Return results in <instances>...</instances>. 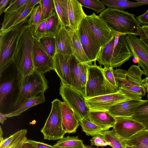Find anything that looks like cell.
I'll list each match as a JSON object with an SVG mask.
<instances>
[{
	"label": "cell",
	"instance_id": "1",
	"mask_svg": "<svg viewBox=\"0 0 148 148\" xmlns=\"http://www.w3.org/2000/svg\"><path fill=\"white\" fill-rule=\"evenodd\" d=\"M99 16L114 33L139 35L140 38H146L140 24L133 14L124 10L108 8Z\"/></svg>",
	"mask_w": 148,
	"mask_h": 148
},
{
	"label": "cell",
	"instance_id": "2",
	"mask_svg": "<svg viewBox=\"0 0 148 148\" xmlns=\"http://www.w3.org/2000/svg\"><path fill=\"white\" fill-rule=\"evenodd\" d=\"M117 88L121 93L132 99L142 100L146 90L142 79L143 71L139 66L132 65L127 71L121 69H113Z\"/></svg>",
	"mask_w": 148,
	"mask_h": 148
},
{
	"label": "cell",
	"instance_id": "3",
	"mask_svg": "<svg viewBox=\"0 0 148 148\" xmlns=\"http://www.w3.org/2000/svg\"><path fill=\"white\" fill-rule=\"evenodd\" d=\"M125 35L117 33L102 48L97 60L104 68L120 66L133 56L125 39Z\"/></svg>",
	"mask_w": 148,
	"mask_h": 148
},
{
	"label": "cell",
	"instance_id": "4",
	"mask_svg": "<svg viewBox=\"0 0 148 148\" xmlns=\"http://www.w3.org/2000/svg\"><path fill=\"white\" fill-rule=\"evenodd\" d=\"M33 39L29 27L21 36L13 56L20 86L23 79L35 71L32 56Z\"/></svg>",
	"mask_w": 148,
	"mask_h": 148
},
{
	"label": "cell",
	"instance_id": "5",
	"mask_svg": "<svg viewBox=\"0 0 148 148\" xmlns=\"http://www.w3.org/2000/svg\"><path fill=\"white\" fill-rule=\"evenodd\" d=\"M29 27L27 20L0 33V74L13 63V56L19 39Z\"/></svg>",
	"mask_w": 148,
	"mask_h": 148
},
{
	"label": "cell",
	"instance_id": "6",
	"mask_svg": "<svg viewBox=\"0 0 148 148\" xmlns=\"http://www.w3.org/2000/svg\"><path fill=\"white\" fill-rule=\"evenodd\" d=\"M94 62L88 67L87 76L85 88L86 99L104 95L119 91L118 89L106 79L101 65Z\"/></svg>",
	"mask_w": 148,
	"mask_h": 148
},
{
	"label": "cell",
	"instance_id": "7",
	"mask_svg": "<svg viewBox=\"0 0 148 148\" xmlns=\"http://www.w3.org/2000/svg\"><path fill=\"white\" fill-rule=\"evenodd\" d=\"M48 88V82L44 73L35 71L25 76L19 87L18 93L13 106V111L27 100L44 93Z\"/></svg>",
	"mask_w": 148,
	"mask_h": 148
},
{
	"label": "cell",
	"instance_id": "8",
	"mask_svg": "<svg viewBox=\"0 0 148 148\" xmlns=\"http://www.w3.org/2000/svg\"><path fill=\"white\" fill-rule=\"evenodd\" d=\"M61 102L57 99L51 102L50 113L41 130L44 139L60 140L64 137L66 133L62 126Z\"/></svg>",
	"mask_w": 148,
	"mask_h": 148
},
{
	"label": "cell",
	"instance_id": "9",
	"mask_svg": "<svg viewBox=\"0 0 148 148\" xmlns=\"http://www.w3.org/2000/svg\"><path fill=\"white\" fill-rule=\"evenodd\" d=\"M59 93L64 101L73 110L80 122L83 119H89L90 110L84 96L72 87L62 82Z\"/></svg>",
	"mask_w": 148,
	"mask_h": 148
},
{
	"label": "cell",
	"instance_id": "10",
	"mask_svg": "<svg viewBox=\"0 0 148 148\" xmlns=\"http://www.w3.org/2000/svg\"><path fill=\"white\" fill-rule=\"evenodd\" d=\"M77 31L81 43L88 58L92 63L96 62L100 55L102 47L92 31L86 17L83 18Z\"/></svg>",
	"mask_w": 148,
	"mask_h": 148
},
{
	"label": "cell",
	"instance_id": "11",
	"mask_svg": "<svg viewBox=\"0 0 148 148\" xmlns=\"http://www.w3.org/2000/svg\"><path fill=\"white\" fill-rule=\"evenodd\" d=\"M71 87L85 97V88L89 64L80 62L73 55L70 59Z\"/></svg>",
	"mask_w": 148,
	"mask_h": 148
},
{
	"label": "cell",
	"instance_id": "12",
	"mask_svg": "<svg viewBox=\"0 0 148 148\" xmlns=\"http://www.w3.org/2000/svg\"><path fill=\"white\" fill-rule=\"evenodd\" d=\"M125 39L133 56L138 59V66H140L144 75L148 77V47L136 36L125 35Z\"/></svg>",
	"mask_w": 148,
	"mask_h": 148
},
{
	"label": "cell",
	"instance_id": "13",
	"mask_svg": "<svg viewBox=\"0 0 148 148\" xmlns=\"http://www.w3.org/2000/svg\"><path fill=\"white\" fill-rule=\"evenodd\" d=\"M86 17L92 31L103 48L116 33H114L105 22L95 13L86 15Z\"/></svg>",
	"mask_w": 148,
	"mask_h": 148
},
{
	"label": "cell",
	"instance_id": "14",
	"mask_svg": "<svg viewBox=\"0 0 148 148\" xmlns=\"http://www.w3.org/2000/svg\"><path fill=\"white\" fill-rule=\"evenodd\" d=\"M131 99L119 92L86 99L90 110L107 111L120 102Z\"/></svg>",
	"mask_w": 148,
	"mask_h": 148
},
{
	"label": "cell",
	"instance_id": "15",
	"mask_svg": "<svg viewBox=\"0 0 148 148\" xmlns=\"http://www.w3.org/2000/svg\"><path fill=\"white\" fill-rule=\"evenodd\" d=\"M32 56L34 70L43 73L54 69V58L42 47L38 42L34 39Z\"/></svg>",
	"mask_w": 148,
	"mask_h": 148
},
{
	"label": "cell",
	"instance_id": "16",
	"mask_svg": "<svg viewBox=\"0 0 148 148\" xmlns=\"http://www.w3.org/2000/svg\"><path fill=\"white\" fill-rule=\"evenodd\" d=\"M116 123L113 127L123 140L128 139L140 131L146 129L142 123L130 117H115Z\"/></svg>",
	"mask_w": 148,
	"mask_h": 148
},
{
	"label": "cell",
	"instance_id": "17",
	"mask_svg": "<svg viewBox=\"0 0 148 148\" xmlns=\"http://www.w3.org/2000/svg\"><path fill=\"white\" fill-rule=\"evenodd\" d=\"M71 56L56 52L54 57V70L60 79L61 82L71 87L70 63Z\"/></svg>",
	"mask_w": 148,
	"mask_h": 148
},
{
	"label": "cell",
	"instance_id": "18",
	"mask_svg": "<svg viewBox=\"0 0 148 148\" xmlns=\"http://www.w3.org/2000/svg\"><path fill=\"white\" fill-rule=\"evenodd\" d=\"M145 101L132 99L125 100L111 106L108 111L114 117H132L136 107Z\"/></svg>",
	"mask_w": 148,
	"mask_h": 148
},
{
	"label": "cell",
	"instance_id": "19",
	"mask_svg": "<svg viewBox=\"0 0 148 148\" xmlns=\"http://www.w3.org/2000/svg\"><path fill=\"white\" fill-rule=\"evenodd\" d=\"M62 121L63 129L66 133L76 132L79 121L71 108L64 101L61 102Z\"/></svg>",
	"mask_w": 148,
	"mask_h": 148
},
{
	"label": "cell",
	"instance_id": "20",
	"mask_svg": "<svg viewBox=\"0 0 148 148\" xmlns=\"http://www.w3.org/2000/svg\"><path fill=\"white\" fill-rule=\"evenodd\" d=\"M69 22V27L77 30L83 18L86 16L81 4L77 0H68Z\"/></svg>",
	"mask_w": 148,
	"mask_h": 148
},
{
	"label": "cell",
	"instance_id": "21",
	"mask_svg": "<svg viewBox=\"0 0 148 148\" xmlns=\"http://www.w3.org/2000/svg\"><path fill=\"white\" fill-rule=\"evenodd\" d=\"M89 119L96 125L101 127L105 131L113 127L116 123L115 117L107 111L90 110Z\"/></svg>",
	"mask_w": 148,
	"mask_h": 148
},
{
	"label": "cell",
	"instance_id": "22",
	"mask_svg": "<svg viewBox=\"0 0 148 148\" xmlns=\"http://www.w3.org/2000/svg\"><path fill=\"white\" fill-rule=\"evenodd\" d=\"M71 39L72 55L80 62L92 65L83 49L78 36L77 31L66 27Z\"/></svg>",
	"mask_w": 148,
	"mask_h": 148
},
{
	"label": "cell",
	"instance_id": "23",
	"mask_svg": "<svg viewBox=\"0 0 148 148\" xmlns=\"http://www.w3.org/2000/svg\"><path fill=\"white\" fill-rule=\"evenodd\" d=\"M56 52L72 55L71 39L66 27L61 26L55 37Z\"/></svg>",
	"mask_w": 148,
	"mask_h": 148
},
{
	"label": "cell",
	"instance_id": "24",
	"mask_svg": "<svg viewBox=\"0 0 148 148\" xmlns=\"http://www.w3.org/2000/svg\"><path fill=\"white\" fill-rule=\"evenodd\" d=\"M0 79V106L1 109L3 108L4 104L8 96L14 90L15 84L19 83L18 73L16 75L7 76Z\"/></svg>",
	"mask_w": 148,
	"mask_h": 148
},
{
	"label": "cell",
	"instance_id": "25",
	"mask_svg": "<svg viewBox=\"0 0 148 148\" xmlns=\"http://www.w3.org/2000/svg\"><path fill=\"white\" fill-rule=\"evenodd\" d=\"M44 93L38 96L29 99L22 103L16 109L8 113V117L10 118L20 115L29 108L42 103L45 101Z\"/></svg>",
	"mask_w": 148,
	"mask_h": 148
},
{
	"label": "cell",
	"instance_id": "26",
	"mask_svg": "<svg viewBox=\"0 0 148 148\" xmlns=\"http://www.w3.org/2000/svg\"><path fill=\"white\" fill-rule=\"evenodd\" d=\"M55 11L62 26L69 27L68 0H53Z\"/></svg>",
	"mask_w": 148,
	"mask_h": 148
},
{
	"label": "cell",
	"instance_id": "27",
	"mask_svg": "<svg viewBox=\"0 0 148 148\" xmlns=\"http://www.w3.org/2000/svg\"><path fill=\"white\" fill-rule=\"evenodd\" d=\"M132 118L142 123L148 130V100L136 107Z\"/></svg>",
	"mask_w": 148,
	"mask_h": 148
},
{
	"label": "cell",
	"instance_id": "28",
	"mask_svg": "<svg viewBox=\"0 0 148 148\" xmlns=\"http://www.w3.org/2000/svg\"><path fill=\"white\" fill-rule=\"evenodd\" d=\"M123 142L129 146L148 147V130H142Z\"/></svg>",
	"mask_w": 148,
	"mask_h": 148
},
{
	"label": "cell",
	"instance_id": "29",
	"mask_svg": "<svg viewBox=\"0 0 148 148\" xmlns=\"http://www.w3.org/2000/svg\"><path fill=\"white\" fill-rule=\"evenodd\" d=\"M54 146L57 148H85L82 140L78 136L63 137L58 141Z\"/></svg>",
	"mask_w": 148,
	"mask_h": 148
},
{
	"label": "cell",
	"instance_id": "30",
	"mask_svg": "<svg viewBox=\"0 0 148 148\" xmlns=\"http://www.w3.org/2000/svg\"><path fill=\"white\" fill-rule=\"evenodd\" d=\"M101 1L108 8L122 10L146 5L128 0H102Z\"/></svg>",
	"mask_w": 148,
	"mask_h": 148
},
{
	"label": "cell",
	"instance_id": "31",
	"mask_svg": "<svg viewBox=\"0 0 148 148\" xmlns=\"http://www.w3.org/2000/svg\"><path fill=\"white\" fill-rule=\"evenodd\" d=\"M62 26L60 19L54 11L47 18L46 28V35L55 37Z\"/></svg>",
	"mask_w": 148,
	"mask_h": 148
},
{
	"label": "cell",
	"instance_id": "32",
	"mask_svg": "<svg viewBox=\"0 0 148 148\" xmlns=\"http://www.w3.org/2000/svg\"><path fill=\"white\" fill-rule=\"evenodd\" d=\"M99 134L104 137L109 145L113 148H125L123 140L118 135L113 128L111 130L102 131Z\"/></svg>",
	"mask_w": 148,
	"mask_h": 148
},
{
	"label": "cell",
	"instance_id": "33",
	"mask_svg": "<svg viewBox=\"0 0 148 148\" xmlns=\"http://www.w3.org/2000/svg\"><path fill=\"white\" fill-rule=\"evenodd\" d=\"M38 42L44 50L51 57L54 58L56 53L55 37L46 35L41 38Z\"/></svg>",
	"mask_w": 148,
	"mask_h": 148
},
{
	"label": "cell",
	"instance_id": "34",
	"mask_svg": "<svg viewBox=\"0 0 148 148\" xmlns=\"http://www.w3.org/2000/svg\"><path fill=\"white\" fill-rule=\"evenodd\" d=\"M82 131L87 136H92L99 134L102 131H105L101 127L95 124L90 120L83 119L79 122Z\"/></svg>",
	"mask_w": 148,
	"mask_h": 148
},
{
	"label": "cell",
	"instance_id": "35",
	"mask_svg": "<svg viewBox=\"0 0 148 148\" xmlns=\"http://www.w3.org/2000/svg\"><path fill=\"white\" fill-rule=\"evenodd\" d=\"M47 19V18L44 19L38 24L30 27L31 33L34 39L38 41L41 38L46 36Z\"/></svg>",
	"mask_w": 148,
	"mask_h": 148
},
{
	"label": "cell",
	"instance_id": "36",
	"mask_svg": "<svg viewBox=\"0 0 148 148\" xmlns=\"http://www.w3.org/2000/svg\"><path fill=\"white\" fill-rule=\"evenodd\" d=\"M82 7L91 9L98 14L105 9V6L101 1L99 0H77Z\"/></svg>",
	"mask_w": 148,
	"mask_h": 148
},
{
	"label": "cell",
	"instance_id": "37",
	"mask_svg": "<svg viewBox=\"0 0 148 148\" xmlns=\"http://www.w3.org/2000/svg\"><path fill=\"white\" fill-rule=\"evenodd\" d=\"M43 20L41 8L39 4L34 8L28 20L29 26L36 25Z\"/></svg>",
	"mask_w": 148,
	"mask_h": 148
},
{
	"label": "cell",
	"instance_id": "38",
	"mask_svg": "<svg viewBox=\"0 0 148 148\" xmlns=\"http://www.w3.org/2000/svg\"><path fill=\"white\" fill-rule=\"evenodd\" d=\"M39 4L44 19L47 18L55 11L53 0H40Z\"/></svg>",
	"mask_w": 148,
	"mask_h": 148
},
{
	"label": "cell",
	"instance_id": "39",
	"mask_svg": "<svg viewBox=\"0 0 148 148\" xmlns=\"http://www.w3.org/2000/svg\"><path fill=\"white\" fill-rule=\"evenodd\" d=\"M29 0H11L8 6L5 9L4 12H10L16 10L26 4Z\"/></svg>",
	"mask_w": 148,
	"mask_h": 148
},
{
	"label": "cell",
	"instance_id": "40",
	"mask_svg": "<svg viewBox=\"0 0 148 148\" xmlns=\"http://www.w3.org/2000/svg\"><path fill=\"white\" fill-rule=\"evenodd\" d=\"M91 146H95L97 147H105L109 145V144L106 140L104 137L99 134L93 137L90 140Z\"/></svg>",
	"mask_w": 148,
	"mask_h": 148
},
{
	"label": "cell",
	"instance_id": "41",
	"mask_svg": "<svg viewBox=\"0 0 148 148\" xmlns=\"http://www.w3.org/2000/svg\"><path fill=\"white\" fill-rule=\"evenodd\" d=\"M102 69L104 75L106 79L111 84L117 88L116 83L113 74V68L111 67H104V68H103Z\"/></svg>",
	"mask_w": 148,
	"mask_h": 148
},
{
	"label": "cell",
	"instance_id": "42",
	"mask_svg": "<svg viewBox=\"0 0 148 148\" xmlns=\"http://www.w3.org/2000/svg\"><path fill=\"white\" fill-rule=\"evenodd\" d=\"M23 129L19 130L9 137L0 141V148H6L12 143L14 138L22 131Z\"/></svg>",
	"mask_w": 148,
	"mask_h": 148
},
{
	"label": "cell",
	"instance_id": "43",
	"mask_svg": "<svg viewBox=\"0 0 148 148\" xmlns=\"http://www.w3.org/2000/svg\"><path fill=\"white\" fill-rule=\"evenodd\" d=\"M27 132L26 130L23 129L21 133L14 138L6 148H15L17 145L26 136Z\"/></svg>",
	"mask_w": 148,
	"mask_h": 148
},
{
	"label": "cell",
	"instance_id": "44",
	"mask_svg": "<svg viewBox=\"0 0 148 148\" xmlns=\"http://www.w3.org/2000/svg\"><path fill=\"white\" fill-rule=\"evenodd\" d=\"M136 19L140 24L147 25H148V9L143 14L136 16Z\"/></svg>",
	"mask_w": 148,
	"mask_h": 148
},
{
	"label": "cell",
	"instance_id": "45",
	"mask_svg": "<svg viewBox=\"0 0 148 148\" xmlns=\"http://www.w3.org/2000/svg\"><path fill=\"white\" fill-rule=\"evenodd\" d=\"M28 141L34 144L36 148H57L54 145H49L42 142L29 139H28Z\"/></svg>",
	"mask_w": 148,
	"mask_h": 148
},
{
	"label": "cell",
	"instance_id": "46",
	"mask_svg": "<svg viewBox=\"0 0 148 148\" xmlns=\"http://www.w3.org/2000/svg\"><path fill=\"white\" fill-rule=\"evenodd\" d=\"M40 0H29L27 3L26 10L35 7L36 5L39 4Z\"/></svg>",
	"mask_w": 148,
	"mask_h": 148
},
{
	"label": "cell",
	"instance_id": "47",
	"mask_svg": "<svg viewBox=\"0 0 148 148\" xmlns=\"http://www.w3.org/2000/svg\"><path fill=\"white\" fill-rule=\"evenodd\" d=\"M10 0H1L0 1V14L1 15L4 12L5 8L8 3L10 2Z\"/></svg>",
	"mask_w": 148,
	"mask_h": 148
},
{
	"label": "cell",
	"instance_id": "48",
	"mask_svg": "<svg viewBox=\"0 0 148 148\" xmlns=\"http://www.w3.org/2000/svg\"><path fill=\"white\" fill-rule=\"evenodd\" d=\"M21 148H36L33 144L28 141V139L25 140L23 143Z\"/></svg>",
	"mask_w": 148,
	"mask_h": 148
},
{
	"label": "cell",
	"instance_id": "49",
	"mask_svg": "<svg viewBox=\"0 0 148 148\" xmlns=\"http://www.w3.org/2000/svg\"><path fill=\"white\" fill-rule=\"evenodd\" d=\"M8 118V113H4L0 112V122L1 123L3 124Z\"/></svg>",
	"mask_w": 148,
	"mask_h": 148
},
{
	"label": "cell",
	"instance_id": "50",
	"mask_svg": "<svg viewBox=\"0 0 148 148\" xmlns=\"http://www.w3.org/2000/svg\"><path fill=\"white\" fill-rule=\"evenodd\" d=\"M146 36V38H148V25H143L141 26Z\"/></svg>",
	"mask_w": 148,
	"mask_h": 148
},
{
	"label": "cell",
	"instance_id": "51",
	"mask_svg": "<svg viewBox=\"0 0 148 148\" xmlns=\"http://www.w3.org/2000/svg\"><path fill=\"white\" fill-rule=\"evenodd\" d=\"M27 139L26 136L17 145L15 148H21L24 142Z\"/></svg>",
	"mask_w": 148,
	"mask_h": 148
},
{
	"label": "cell",
	"instance_id": "52",
	"mask_svg": "<svg viewBox=\"0 0 148 148\" xmlns=\"http://www.w3.org/2000/svg\"><path fill=\"white\" fill-rule=\"evenodd\" d=\"M142 81L145 88L146 89L148 88V77H146L142 79Z\"/></svg>",
	"mask_w": 148,
	"mask_h": 148
},
{
	"label": "cell",
	"instance_id": "53",
	"mask_svg": "<svg viewBox=\"0 0 148 148\" xmlns=\"http://www.w3.org/2000/svg\"><path fill=\"white\" fill-rule=\"evenodd\" d=\"M135 1L138 3L146 5L148 4V0H135Z\"/></svg>",
	"mask_w": 148,
	"mask_h": 148
},
{
	"label": "cell",
	"instance_id": "54",
	"mask_svg": "<svg viewBox=\"0 0 148 148\" xmlns=\"http://www.w3.org/2000/svg\"><path fill=\"white\" fill-rule=\"evenodd\" d=\"M148 47V38H140Z\"/></svg>",
	"mask_w": 148,
	"mask_h": 148
},
{
	"label": "cell",
	"instance_id": "55",
	"mask_svg": "<svg viewBox=\"0 0 148 148\" xmlns=\"http://www.w3.org/2000/svg\"><path fill=\"white\" fill-rule=\"evenodd\" d=\"M3 132L1 128V127H0V141H2L4 139L3 138Z\"/></svg>",
	"mask_w": 148,
	"mask_h": 148
},
{
	"label": "cell",
	"instance_id": "56",
	"mask_svg": "<svg viewBox=\"0 0 148 148\" xmlns=\"http://www.w3.org/2000/svg\"><path fill=\"white\" fill-rule=\"evenodd\" d=\"M132 61L134 63H138V59L137 58L134 57L132 59Z\"/></svg>",
	"mask_w": 148,
	"mask_h": 148
},
{
	"label": "cell",
	"instance_id": "57",
	"mask_svg": "<svg viewBox=\"0 0 148 148\" xmlns=\"http://www.w3.org/2000/svg\"><path fill=\"white\" fill-rule=\"evenodd\" d=\"M134 148H148V147H145L143 146H134Z\"/></svg>",
	"mask_w": 148,
	"mask_h": 148
},
{
	"label": "cell",
	"instance_id": "58",
	"mask_svg": "<svg viewBox=\"0 0 148 148\" xmlns=\"http://www.w3.org/2000/svg\"><path fill=\"white\" fill-rule=\"evenodd\" d=\"M125 148H134V146H130L125 145Z\"/></svg>",
	"mask_w": 148,
	"mask_h": 148
},
{
	"label": "cell",
	"instance_id": "59",
	"mask_svg": "<svg viewBox=\"0 0 148 148\" xmlns=\"http://www.w3.org/2000/svg\"><path fill=\"white\" fill-rule=\"evenodd\" d=\"M85 148H98V147H92L91 146L85 145Z\"/></svg>",
	"mask_w": 148,
	"mask_h": 148
},
{
	"label": "cell",
	"instance_id": "60",
	"mask_svg": "<svg viewBox=\"0 0 148 148\" xmlns=\"http://www.w3.org/2000/svg\"><path fill=\"white\" fill-rule=\"evenodd\" d=\"M145 90H146V91L147 92V98H148V88L146 89H145Z\"/></svg>",
	"mask_w": 148,
	"mask_h": 148
}]
</instances>
